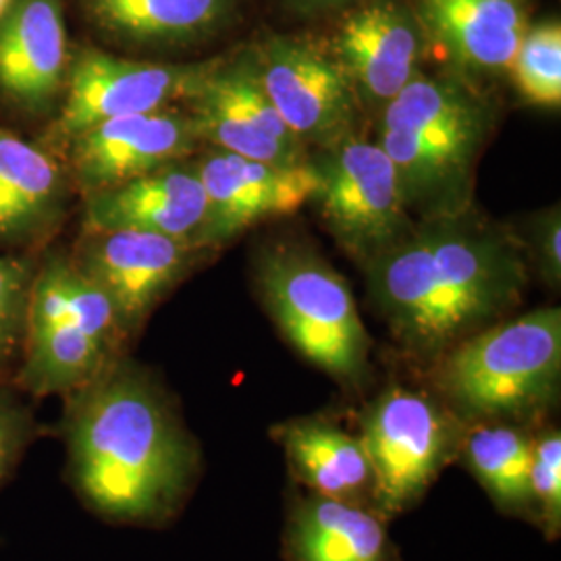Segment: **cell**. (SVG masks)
<instances>
[{
  "label": "cell",
  "mask_w": 561,
  "mask_h": 561,
  "mask_svg": "<svg viewBox=\"0 0 561 561\" xmlns=\"http://www.w3.org/2000/svg\"><path fill=\"white\" fill-rule=\"evenodd\" d=\"M65 479L92 514L164 526L201 479V445L150 370L125 356L65 398Z\"/></svg>",
  "instance_id": "cell-1"
},
{
  "label": "cell",
  "mask_w": 561,
  "mask_h": 561,
  "mask_svg": "<svg viewBox=\"0 0 561 561\" xmlns=\"http://www.w3.org/2000/svg\"><path fill=\"white\" fill-rule=\"evenodd\" d=\"M368 291L403 347L439 360L520 300L524 264L502 236L460 217L410 229L364 262Z\"/></svg>",
  "instance_id": "cell-2"
},
{
  "label": "cell",
  "mask_w": 561,
  "mask_h": 561,
  "mask_svg": "<svg viewBox=\"0 0 561 561\" xmlns=\"http://www.w3.org/2000/svg\"><path fill=\"white\" fill-rule=\"evenodd\" d=\"M561 310L541 308L489 324L439 358V400L466 426L526 424L560 391Z\"/></svg>",
  "instance_id": "cell-3"
},
{
  "label": "cell",
  "mask_w": 561,
  "mask_h": 561,
  "mask_svg": "<svg viewBox=\"0 0 561 561\" xmlns=\"http://www.w3.org/2000/svg\"><path fill=\"white\" fill-rule=\"evenodd\" d=\"M129 341L101 287L73 259L42 262L32 280L13 385L32 398H67L123 356Z\"/></svg>",
  "instance_id": "cell-4"
},
{
  "label": "cell",
  "mask_w": 561,
  "mask_h": 561,
  "mask_svg": "<svg viewBox=\"0 0 561 561\" xmlns=\"http://www.w3.org/2000/svg\"><path fill=\"white\" fill-rule=\"evenodd\" d=\"M259 287L268 314L304 360L335 381H366L370 337L340 273L314 254L283 248L262 259Z\"/></svg>",
  "instance_id": "cell-5"
},
{
  "label": "cell",
  "mask_w": 561,
  "mask_h": 561,
  "mask_svg": "<svg viewBox=\"0 0 561 561\" xmlns=\"http://www.w3.org/2000/svg\"><path fill=\"white\" fill-rule=\"evenodd\" d=\"M466 424L439 398L393 385L362 412L360 439L375 474L373 510L382 520L421 502L460 456Z\"/></svg>",
  "instance_id": "cell-6"
},
{
  "label": "cell",
  "mask_w": 561,
  "mask_h": 561,
  "mask_svg": "<svg viewBox=\"0 0 561 561\" xmlns=\"http://www.w3.org/2000/svg\"><path fill=\"white\" fill-rule=\"evenodd\" d=\"M310 162L319 175L312 202L354 259H375L412 229L398 173L377 141L350 134Z\"/></svg>",
  "instance_id": "cell-7"
},
{
  "label": "cell",
  "mask_w": 561,
  "mask_h": 561,
  "mask_svg": "<svg viewBox=\"0 0 561 561\" xmlns=\"http://www.w3.org/2000/svg\"><path fill=\"white\" fill-rule=\"evenodd\" d=\"M219 62H141L83 48L69 60L55 136L67 144L104 121L187 104Z\"/></svg>",
  "instance_id": "cell-8"
},
{
  "label": "cell",
  "mask_w": 561,
  "mask_h": 561,
  "mask_svg": "<svg viewBox=\"0 0 561 561\" xmlns=\"http://www.w3.org/2000/svg\"><path fill=\"white\" fill-rule=\"evenodd\" d=\"M262 92L298 140L327 148L354 134L358 96L329 50L291 36H268L248 53Z\"/></svg>",
  "instance_id": "cell-9"
},
{
  "label": "cell",
  "mask_w": 561,
  "mask_h": 561,
  "mask_svg": "<svg viewBox=\"0 0 561 561\" xmlns=\"http://www.w3.org/2000/svg\"><path fill=\"white\" fill-rule=\"evenodd\" d=\"M194 167L206 196L201 248L221 245L264 219L294 215L314 201L319 190V175L310 159L275 164L215 148Z\"/></svg>",
  "instance_id": "cell-10"
},
{
  "label": "cell",
  "mask_w": 561,
  "mask_h": 561,
  "mask_svg": "<svg viewBox=\"0 0 561 561\" xmlns=\"http://www.w3.org/2000/svg\"><path fill=\"white\" fill-rule=\"evenodd\" d=\"M201 141L190 113L164 108L104 121L65 146L69 175L88 196L181 162Z\"/></svg>",
  "instance_id": "cell-11"
},
{
  "label": "cell",
  "mask_w": 561,
  "mask_h": 561,
  "mask_svg": "<svg viewBox=\"0 0 561 561\" xmlns=\"http://www.w3.org/2000/svg\"><path fill=\"white\" fill-rule=\"evenodd\" d=\"M198 245L144 231H94L73 259L113 304L131 340L167 294L180 283Z\"/></svg>",
  "instance_id": "cell-12"
},
{
  "label": "cell",
  "mask_w": 561,
  "mask_h": 561,
  "mask_svg": "<svg viewBox=\"0 0 561 561\" xmlns=\"http://www.w3.org/2000/svg\"><path fill=\"white\" fill-rule=\"evenodd\" d=\"M426 38L412 7L398 0H368L341 21L331 41L358 102L385 108L419 73Z\"/></svg>",
  "instance_id": "cell-13"
},
{
  "label": "cell",
  "mask_w": 561,
  "mask_h": 561,
  "mask_svg": "<svg viewBox=\"0 0 561 561\" xmlns=\"http://www.w3.org/2000/svg\"><path fill=\"white\" fill-rule=\"evenodd\" d=\"M69 60L62 0H13L0 20V96L25 115L53 111Z\"/></svg>",
  "instance_id": "cell-14"
},
{
  "label": "cell",
  "mask_w": 561,
  "mask_h": 561,
  "mask_svg": "<svg viewBox=\"0 0 561 561\" xmlns=\"http://www.w3.org/2000/svg\"><path fill=\"white\" fill-rule=\"evenodd\" d=\"M204 217L201 178L194 164L183 161L83 196L85 233L144 231L198 245Z\"/></svg>",
  "instance_id": "cell-15"
},
{
  "label": "cell",
  "mask_w": 561,
  "mask_h": 561,
  "mask_svg": "<svg viewBox=\"0 0 561 561\" xmlns=\"http://www.w3.org/2000/svg\"><path fill=\"white\" fill-rule=\"evenodd\" d=\"M426 42L477 73L510 71L528 30L524 0H412Z\"/></svg>",
  "instance_id": "cell-16"
},
{
  "label": "cell",
  "mask_w": 561,
  "mask_h": 561,
  "mask_svg": "<svg viewBox=\"0 0 561 561\" xmlns=\"http://www.w3.org/2000/svg\"><path fill=\"white\" fill-rule=\"evenodd\" d=\"M275 435L291 474L312 495L373 510L375 474L360 435L321 416L285 422Z\"/></svg>",
  "instance_id": "cell-17"
},
{
  "label": "cell",
  "mask_w": 561,
  "mask_h": 561,
  "mask_svg": "<svg viewBox=\"0 0 561 561\" xmlns=\"http://www.w3.org/2000/svg\"><path fill=\"white\" fill-rule=\"evenodd\" d=\"M285 556L289 561H398L377 512L321 495H310L291 510Z\"/></svg>",
  "instance_id": "cell-18"
},
{
  "label": "cell",
  "mask_w": 561,
  "mask_h": 561,
  "mask_svg": "<svg viewBox=\"0 0 561 561\" xmlns=\"http://www.w3.org/2000/svg\"><path fill=\"white\" fill-rule=\"evenodd\" d=\"M65 173L41 146L0 127V243L36 240L59 221Z\"/></svg>",
  "instance_id": "cell-19"
},
{
  "label": "cell",
  "mask_w": 561,
  "mask_h": 561,
  "mask_svg": "<svg viewBox=\"0 0 561 561\" xmlns=\"http://www.w3.org/2000/svg\"><path fill=\"white\" fill-rule=\"evenodd\" d=\"M381 127L414 134L472 161L486 129V111L460 81L416 73L382 108Z\"/></svg>",
  "instance_id": "cell-20"
},
{
  "label": "cell",
  "mask_w": 561,
  "mask_h": 561,
  "mask_svg": "<svg viewBox=\"0 0 561 561\" xmlns=\"http://www.w3.org/2000/svg\"><path fill=\"white\" fill-rule=\"evenodd\" d=\"M101 32L134 46H181L222 27L238 0H81Z\"/></svg>",
  "instance_id": "cell-21"
},
{
  "label": "cell",
  "mask_w": 561,
  "mask_h": 561,
  "mask_svg": "<svg viewBox=\"0 0 561 561\" xmlns=\"http://www.w3.org/2000/svg\"><path fill=\"white\" fill-rule=\"evenodd\" d=\"M533 435L526 424L514 422L470 424L463 431L458 460L463 461L502 514L530 518Z\"/></svg>",
  "instance_id": "cell-22"
},
{
  "label": "cell",
  "mask_w": 561,
  "mask_h": 561,
  "mask_svg": "<svg viewBox=\"0 0 561 561\" xmlns=\"http://www.w3.org/2000/svg\"><path fill=\"white\" fill-rule=\"evenodd\" d=\"M222 59L215 71L202 83L194 99L187 101L190 115L198 127L202 141H210L217 150L245 157L252 161L275 164H298L308 161V154L296 152L268 138L245 117L233 99L221 73Z\"/></svg>",
  "instance_id": "cell-23"
},
{
  "label": "cell",
  "mask_w": 561,
  "mask_h": 561,
  "mask_svg": "<svg viewBox=\"0 0 561 561\" xmlns=\"http://www.w3.org/2000/svg\"><path fill=\"white\" fill-rule=\"evenodd\" d=\"M377 144L398 173L408 206L414 202L437 198L442 190L460 180L466 167L470 164L460 154L408 131L381 127Z\"/></svg>",
  "instance_id": "cell-24"
},
{
  "label": "cell",
  "mask_w": 561,
  "mask_h": 561,
  "mask_svg": "<svg viewBox=\"0 0 561 561\" xmlns=\"http://www.w3.org/2000/svg\"><path fill=\"white\" fill-rule=\"evenodd\" d=\"M510 73L518 92L530 104L560 108L561 27L558 21L528 25Z\"/></svg>",
  "instance_id": "cell-25"
},
{
  "label": "cell",
  "mask_w": 561,
  "mask_h": 561,
  "mask_svg": "<svg viewBox=\"0 0 561 561\" xmlns=\"http://www.w3.org/2000/svg\"><path fill=\"white\" fill-rule=\"evenodd\" d=\"M530 520L539 524L549 541L561 530V433L547 426L533 435V458L528 474Z\"/></svg>",
  "instance_id": "cell-26"
},
{
  "label": "cell",
  "mask_w": 561,
  "mask_h": 561,
  "mask_svg": "<svg viewBox=\"0 0 561 561\" xmlns=\"http://www.w3.org/2000/svg\"><path fill=\"white\" fill-rule=\"evenodd\" d=\"M36 262L0 256V381L13 379L20 362L27 301Z\"/></svg>",
  "instance_id": "cell-27"
},
{
  "label": "cell",
  "mask_w": 561,
  "mask_h": 561,
  "mask_svg": "<svg viewBox=\"0 0 561 561\" xmlns=\"http://www.w3.org/2000/svg\"><path fill=\"white\" fill-rule=\"evenodd\" d=\"M21 396L13 382H0V489L13 479L27 449L41 437L36 414Z\"/></svg>",
  "instance_id": "cell-28"
},
{
  "label": "cell",
  "mask_w": 561,
  "mask_h": 561,
  "mask_svg": "<svg viewBox=\"0 0 561 561\" xmlns=\"http://www.w3.org/2000/svg\"><path fill=\"white\" fill-rule=\"evenodd\" d=\"M530 243L542 275L551 283L561 279V217L560 208L553 206L533 222Z\"/></svg>",
  "instance_id": "cell-29"
},
{
  "label": "cell",
  "mask_w": 561,
  "mask_h": 561,
  "mask_svg": "<svg viewBox=\"0 0 561 561\" xmlns=\"http://www.w3.org/2000/svg\"><path fill=\"white\" fill-rule=\"evenodd\" d=\"M350 2L352 0H287L289 9L300 15H322V13L341 9Z\"/></svg>",
  "instance_id": "cell-30"
},
{
  "label": "cell",
  "mask_w": 561,
  "mask_h": 561,
  "mask_svg": "<svg viewBox=\"0 0 561 561\" xmlns=\"http://www.w3.org/2000/svg\"><path fill=\"white\" fill-rule=\"evenodd\" d=\"M11 4H13V0H0V20L7 15V11L11 9Z\"/></svg>",
  "instance_id": "cell-31"
}]
</instances>
